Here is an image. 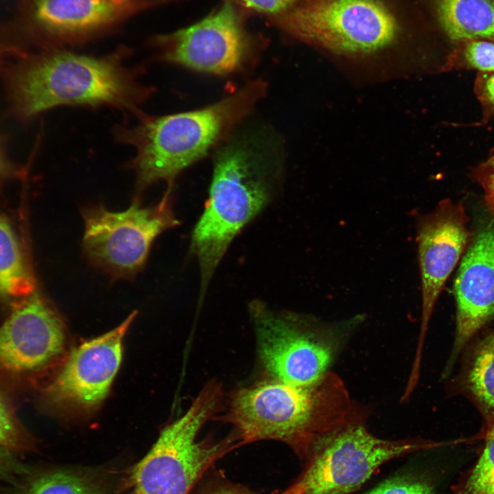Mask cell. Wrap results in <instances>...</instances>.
Here are the masks:
<instances>
[{
	"instance_id": "obj_1",
	"label": "cell",
	"mask_w": 494,
	"mask_h": 494,
	"mask_svg": "<svg viewBox=\"0 0 494 494\" xmlns=\"http://www.w3.org/2000/svg\"><path fill=\"white\" fill-rule=\"evenodd\" d=\"M121 47L102 56L65 49L26 54L4 71L9 110L22 122L61 106H107L141 113L154 88L140 78L142 69L126 64Z\"/></svg>"
},
{
	"instance_id": "obj_2",
	"label": "cell",
	"mask_w": 494,
	"mask_h": 494,
	"mask_svg": "<svg viewBox=\"0 0 494 494\" xmlns=\"http://www.w3.org/2000/svg\"><path fill=\"white\" fill-rule=\"evenodd\" d=\"M224 406L217 419L233 426L242 445L280 441L301 462L321 435L368 412L331 372L307 384L266 378L233 391Z\"/></svg>"
},
{
	"instance_id": "obj_3",
	"label": "cell",
	"mask_w": 494,
	"mask_h": 494,
	"mask_svg": "<svg viewBox=\"0 0 494 494\" xmlns=\"http://www.w3.org/2000/svg\"><path fill=\"white\" fill-rule=\"evenodd\" d=\"M266 88L256 80L201 109L163 116L141 114L137 124L117 126V139L135 150L130 165L137 176L138 194L159 180L172 188L176 177L246 116Z\"/></svg>"
},
{
	"instance_id": "obj_4",
	"label": "cell",
	"mask_w": 494,
	"mask_h": 494,
	"mask_svg": "<svg viewBox=\"0 0 494 494\" xmlns=\"http://www.w3.org/2000/svg\"><path fill=\"white\" fill-rule=\"evenodd\" d=\"M276 170L252 143H232L217 154L209 197L191 241L203 296L234 238L273 200Z\"/></svg>"
},
{
	"instance_id": "obj_5",
	"label": "cell",
	"mask_w": 494,
	"mask_h": 494,
	"mask_svg": "<svg viewBox=\"0 0 494 494\" xmlns=\"http://www.w3.org/2000/svg\"><path fill=\"white\" fill-rule=\"evenodd\" d=\"M225 397L211 381L180 418L165 426L148 454L128 471V494H191L203 475L220 458L242 446L232 432L220 440L198 438L202 427L218 416Z\"/></svg>"
},
{
	"instance_id": "obj_6",
	"label": "cell",
	"mask_w": 494,
	"mask_h": 494,
	"mask_svg": "<svg viewBox=\"0 0 494 494\" xmlns=\"http://www.w3.org/2000/svg\"><path fill=\"white\" fill-rule=\"evenodd\" d=\"M259 360L267 378L294 384L313 383L329 371L362 314L326 322L313 316L278 311L260 300L249 303Z\"/></svg>"
},
{
	"instance_id": "obj_7",
	"label": "cell",
	"mask_w": 494,
	"mask_h": 494,
	"mask_svg": "<svg viewBox=\"0 0 494 494\" xmlns=\"http://www.w3.org/2000/svg\"><path fill=\"white\" fill-rule=\"evenodd\" d=\"M367 417L368 412L358 415L314 441L295 480L302 486V494L353 493L383 464L449 445L419 437L397 440L377 437L367 427Z\"/></svg>"
},
{
	"instance_id": "obj_8",
	"label": "cell",
	"mask_w": 494,
	"mask_h": 494,
	"mask_svg": "<svg viewBox=\"0 0 494 494\" xmlns=\"http://www.w3.org/2000/svg\"><path fill=\"white\" fill-rule=\"evenodd\" d=\"M268 19L290 36L340 53H374L401 32L397 16L380 0H298Z\"/></svg>"
},
{
	"instance_id": "obj_9",
	"label": "cell",
	"mask_w": 494,
	"mask_h": 494,
	"mask_svg": "<svg viewBox=\"0 0 494 494\" xmlns=\"http://www.w3.org/2000/svg\"><path fill=\"white\" fill-rule=\"evenodd\" d=\"M171 193L172 188H167L157 204L147 207L135 198L119 212L102 205L84 208L82 248L89 260L115 279L137 274L155 239L180 223L172 210Z\"/></svg>"
},
{
	"instance_id": "obj_10",
	"label": "cell",
	"mask_w": 494,
	"mask_h": 494,
	"mask_svg": "<svg viewBox=\"0 0 494 494\" xmlns=\"http://www.w3.org/2000/svg\"><path fill=\"white\" fill-rule=\"evenodd\" d=\"M244 12L225 0L200 21L150 40L156 60L217 75L240 69L252 57L257 38L245 25Z\"/></svg>"
},
{
	"instance_id": "obj_11",
	"label": "cell",
	"mask_w": 494,
	"mask_h": 494,
	"mask_svg": "<svg viewBox=\"0 0 494 494\" xmlns=\"http://www.w3.org/2000/svg\"><path fill=\"white\" fill-rule=\"evenodd\" d=\"M175 0H25L20 30L41 49L81 46Z\"/></svg>"
},
{
	"instance_id": "obj_12",
	"label": "cell",
	"mask_w": 494,
	"mask_h": 494,
	"mask_svg": "<svg viewBox=\"0 0 494 494\" xmlns=\"http://www.w3.org/2000/svg\"><path fill=\"white\" fill-rule=\"evenodd\" d=\"M137 312L97 338L84 341L67 353L44 390L54 408L73 414L88 413L107 396L119 368L123 340Z\"/></svg>"
},
{
	"instance_id": "obj_13",
	"label": "cell",
	"mask_w": 494,
	"mask_h": 494,
	"mask_svg": "<svg viewBox=\"0 0 494 494\" xmlns=\"http://www.w3.org/2000/svg\"><path fill=\"white\" fill-rule=\"evenodd\" d=\"M462 203L440 202L433 211L420 215L416 242L421 279L422 311L420 332L411 370L420 372L430 320L438 296L465 250L471 233Z\"/></svg>"
},
{
	"instance_id": "obj_14",
	"label": "cell",
	"mask_w": 494,
	"mask_h": 494,
	"mask_svg": "<svg viewBox=\"0 0 494 494\" xmlns=\"http://www.w3.org/2000/svg\"><path fill=\"white\" fill-rule=\"evenodd\" d=\"M67 346L62 319L34 291L0 327V369L19 376L41 373L64 360Z\"/></svg>"
},
{
	"instance_id": "obj_15",
	"label": "cell",
	"mask_w": 494,
	"mask_h": 494,
	"mask_svg": "<svg viewBox=\"0 0 494 494\" xmlns=\"http://www.w3.org/2000/svg\"><path fill=\"white\" fill-rule=\"evenodd\" d=\"M471 242L454 281L456 330L444 377L471 339L494 318V228H484Z\"/></svg>"
},
{
	"instance_id": "obj_16",
	"label": "cell",
	"mask_w": 494,
	"mask_h": 494,
	"mask_svg": "<svg viewBox=\"0 0 494 494\" xmlns=\"http://www.w3.org/2000/svg\"><path fill=\"white\" fill-rule=\"evenodd\" d=\"M456 382L482 414L486 428L494 424V331L475 344Z\"/></svg>"
},
{
	"instance_id": "obj_17",
	"label": "cell",
	"mask_w": 494,
	"mask_h": 494,
	"mask_svg": "<svg viewBox=\"0 0 494 494\" xmlns=\"http://www.w3.org/2000/svg\"><path fill=\"white\" fill-rule=\"evenodd\" d=\"M436 12L452 40H494V0H437Z\"/></svg>"
},
{
	"instance_id": "obj_18",
	"label": "cell",
	"mask_w": 494,
	"mask_h": 494,
	"mask_svg": "<svg viewBox=\"0 0 494 494\" xmlns=\"http://www.w3.org/2000/svg\"><path fill=\"white\" fill-rule=\"evenodd\" d=\"M34 290L27 270L16 237L10 224L0 215V296L27 297Z\"/></svg>"
},
{
	"instance_id": "obj_19",
	"label": "cell",
	"mask_w": 494,
	"mask_h": 494,
	"mask_svg": "<svg viewBox=\"0 0 494 494\" xmlns=\"http://www.w3.org/2000/svg\"><path fill=\"white\" fill-rule=\"evenodd\" d=\"M26 494H109L106 482L89 471L58 469L40 474Z\"/></svg>"
},
{
	"instance_id": "obj_20",
	"label": "cell",
	"mask_w": 494,
	"mask_h": 494,
	"mask_svg": "<svg viewBox=\"0 0 494 494\" xmlns=\"http://www.w3.org/2000/svg\"><path fill=\"white\" fill-rule=\"evenodd\" d=\"M452 494H494V424L484 430V444L474 464L451 487Z\"/></svg>"
},
{
	"instance_id": "obj_21",
	"label": "cell",
	"mask_w": 494,
	"mask_h": 494,
	"mask_svg": "<svg viewBox=\"0 0 494 494\" xmlns=\"http://www.w3.org/2000/svg\"><path fill=\"white\" fill-rule=\"evenodd\" d=\"M363 494H441L427 472L405 469L395 473Z\"/></svg>"
},
{
	"instance_id": "obj_22",
	"label": "cell",
	"mask_w": 494,
	"mask_h": 494,
	"mask_svg": "<svg viewBox=\"0 0 494 494\" xmlns=\"http://www.w3.org/2000/svg\"><path fill=\"white\" fill-rule=\"evenodd\" d=\"M297 481L277 494H302ZM191 494H259L246 486L231 480L221 470L211 467L199 481Z\"/></svg>"
},
{
	"instance_id": "obj_23",
	"label": "cell",
	"mask_w": 494,
	"mask_h": 494,
	"mask_svg": "<svg viewBox=\"0 0 494 494\" xmlns=\"http://www.w3.org/2000/svg\"><path fill=\"white\" fill-rule=\"evenodd\" d=\"M464 57L473 67L482 71L494 72V42L469 40L464 49Z\"/></svg>"
},
{
	"instance_id": "obj_24",
	"label": "cell",
	"mask_w": 494,
	"mask_h": 494,
	"mask_svg": "<svg viewBox=\"0 0 494 494\" xmlns=\"http://www.w3.org/2000/svg\"><path fill=\"white\" fill-rule=\"evenodd\" d=\"M0 446L19 449L25 446L22 434L3 399L0 397Z\"/></svg>"
},
{
	"instance_id": "obj_25",
	"label": "cell",
	"mask_w": 494,
	"mask_h": 494,
	"mask_svg": "<svg viewBox=\"0 0 494 494\" xmlns=\"http://www.w3.org/2000/svg\"><path fill=\"white\" fill-rule=\"evenodd\" d=\"M244 11L263 14L268 19L289 11L298 0H228Z\"/></svg>"
},
{
	"instance_id": "obj_26",
	"label": "cell",
	"mask_w": 494,
	"mask_h": 494,
	"mask_svg": "<svg viewBox=\"0 0 494 494\" xmlns=\"http://www.w3.org/2000/svg\"><path fill=\"white\" fill-rule=\"evenodd\" d=\"M478 178L483 188L487 207L494 217V157L484 165Z\"/></svg>"
},
{
	"instance_id": "obj_27",
	"label": "cell",
	"mask_w": 494,
	"mask_h": 494,
	"mask_svg": "<svg viewBox=\"0 0 494 494\" xmlns=\"http://www.w3.org/2000/svg\"><path fill=\"white\" fill-rule=\"evenodd\" d=\"M27 53L18 45L13 44L0 43V69H5L8 60L11 58H19Z\"/></svg>"
},
{
	"instance_id": "obj_28",
	"label": "cell",
	"mask_w": 494,
	"mask_h": 494,
	"mask_svg": "<svg viewBox=\"0 0 494 494\" xmlns=\"http://www.w3.org/2000/svg\"><path fill=\"white\" fill-rule=\"evenodd\" d=\"M17 172L16 167L12 163L5 152L3 143L0 137V180L12 176Z\"/></svg>"
},
{
	"instance_id": "obj_29",
	"label": "cell",
	"mask_w": 494,
	"mask_h": 494,
	"mask_svg": "<svg viewBox=\"0 0 494 494\" xmlns=\"http://www.w3.org/2000/svg\"><path fill=\"white\" fill-rule=\"evenodd\" d=\"M485 90L490 102L494 106V73L487 78L485 83Z\"/></svg>"
},
{
	"instance_id": "obj_30",
	"label": "cell",
	"mask_w": 494,
	"mask_h": 494,
	"mask_svg": "<svg viewBox=\"0 0 494 494\" xmlns=\"http://www.w3.org/2000/svg\"><path fill=\"white\" fill-rule=\"evenodd\" d=\"M4 456H5V452L3 449V447L0 446V462L3 459Z\"/></svg>"
}]
</instances>
